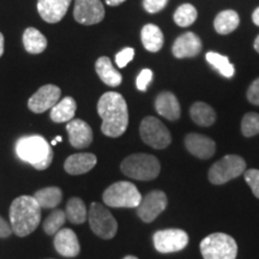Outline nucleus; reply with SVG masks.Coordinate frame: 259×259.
I'll return each instance as SVG.
<instances>
[{"instance_id":"obj_1","label":"nucleus","mask_w":259,"mask_h":259,"mask_svg":"<svg viewBox=\"0 0 259 259\" xmlns=\"http://www.w3.org/2000/svg\"><path fill=\"white\" fill-rule=\"evenodd\" d=\"M97 112L102 119L103 135L116 138L125 134L128 125V111L124 96L114 92L105 93L97 103Z\"/></svg>"},{"instance_id":"obj_2","label":"nucleus","mask_w":259,"mask_h":259,"mask_svg":"<svg viewBox=\"0 0 259 259\" xmlns=\"http://www.w3.org/2000/svg\"><path fill=\"white\" fill-rule=\"evenodd\" d=\"M41 220V206L32 196L16 198L10 208L12 232L18 236H27L37 228Z\"/></svg>"},{"instance_id":"obj_3","label":"nucleus","mask_w":259,"mask_h":259,"mask_svg":"<svg viewBox=\"0 0 259 259\" xmlns=\"http://www.w3.org/2000/svg\"><path fill=\"white\" fill-rule=\"evenodd\" d=\"M16 154L22 161L30 163L37 170L47 169L54 156L51 144L38 135L19 138L16 143Z\"/></svg>"},{"instance_id":"obj_4","label":"nucleus","mask_w":259,"mask_h":259,"mask_svg":"<svg viewBox=\"0 0 259 259\" xmlns=\"http://www.w3.org/2000/svg\"><path fill=\"white\" fill-rule=\"evenodd\" d=\"M121 171L135 180L149 181L156 179L160 174L161 164L157 157L149 154L130 155L121 162Z\"/></svg>"},{"instance_id":"obj_5","label":"nucleus","mask_w":259,"mask_h":259,"mask_svg":"<svg viewBox=\"0 0 259 259\" xmlns=\"http://www.w3.org/2000/svg\"><path fill=\"white\" fill-rule=\"evenodd\" d=\"M204 259H236L238 245L231 235L212 233L204 238L199 245Z\"/></svg>"},{"instance_id":"obj_6","label":"nucleus","mask_w":259,"mask_h":259,"mask_svg":"<svg viewBox=\"0 0 259 259\" xmlns=\"http://www.w3.org/2000/svg\"><path fill=\"white\" fill-rule=\"evenodd\" d=\"M142 197L137 187L128 181H118L105 190L102 199L111 208H137Z\"/></svg>"},{"instance_id":"obj_7","label":"nucleus","mask_w":259,"mask_h":259,"mask_svg":"<svg viewBox=\"0 0 259 259\" xmlns=\"http://www.w3.org/2000/svg\"><path fill=\"white\" fill-rule=\"evenodd\" d=\"M246 170V162L238 155H227L209 169V180L213 185H223L240 177Z\"/></svg>"},{"instance_id":"obj_8","label":"nucleus","mask_w":259,"mask_h":259,"mask_svg":"<svg viewBox=\"0 0 259 259\" xmlns=\"http://www.w3.org/2000/svg\"><path fill=\"white\" fill-rule=\"evenodd\" d=\"M89 225L92 231L99 238L109 240L113 239L118 232V222L108 209L102 204L92 203L88 213Z\"/></svg>"},{"instance_id":"obj_9","label":"nucleus","mask_w":259,"mask_h":259,"mask_svg":"<svg viewBox=\"0 0 259 259\" xmlns=\"http://www.w3.org/2000/svg\"><path fill=\"white\" fill-rule=\"evenodd\" d=\"M139 134L145 144L157 150L167 148L171 143L169 130L155 116H147L142 120L139 126Z\"/></svg>"},{"instance_id":"obj_10","label":"nucleus","mask_w":259,"mask_h":259,"mask_svg":"<svg viewBox=\"0 0 259 259\" xmlns=\"http://www.w3.org/2000/svg\"><path fill=\"white\" fill-rule=\"evenodd\" d=\"M154 246L160 253L179 252L189 244V235L183 229L170 228L158 231L154 234Z\"/></svg>"},{"instance_id":"obj_11","label":"nucleus","mask_w":259,"mask_h":259,"mask_svg":"<svg viewBox=\"0 0 259 259\" xmlns=\"http://www.w3.org/2000/svg\"><path fill=\"white\" fill-rule=\"evenodd\" d=\"M167 196L160 190L148 193L137 206V215L143 222L150 223L167 208Z\"/></svg>"},{"instance_id":"obj_12","label":"nucleus","mask_w":259,"mask_h":259,"mask_svg":"<svg viewBox=\"0 0 259 259\" xmlns=\"http://www.w3.org/2000/svg\"><path fill=\"white\" fill-rule=\"evenodd\" d=\"M105 15L101 0H76L74 3L73 17L80 24H97L105 18Z\"/></svg>"},{"instance_id":"obj_13","label":"nucleus","mask_w":259,"mask_h":259,"mask_svg":"<svg viewBox=\"0 0 259 259\" xmlns=\"http://www.w3.org/2000/svg\"><path fill=\"white\" fill-rule=\"evenodd\" d=\"M61 90L53 84H46L41 87L28 101V107L31 112L41 114V113L52 109L59 102Z\"/></svg>"},{"instance_id":"obj_14","label":"nucleus","mask_w":259,"mask_h":259,"mask_svg":"<svg viewBox=\"0 0 259 259\" xmlns=\"http://www.w3.org/2000/svg\"><path fill=\"white\" fill-rule=\"evenodd\" d=\"M200 51H202V40L198 35L191 31L180 35L171 47V52L178 59L197 57L200 53Z\"/></svg>"},{"instance_id":"obj_15","label":"nucleus","mask_w":259,"mask_h":259,"mask_svg":"<svg viewBox=\"0 0 259 259\" xmlns=\"http://www.w3.org/2000/svg\"><path fill=\"white\" fill-rule=\"evenodd\" d=\"M66 131L69 134L71 145L76 149H85L93 143V130L88 122L74 119L67 122Z\"/></svg>"},{"instance_id":"obj_16","label":"nucleus","mask_w":259,"mask_h":259,"mask_svg":"<svg viewBox=\"0 0 259 259\" xmlns=\"http://www.w3.org/2000/svg\"><path fill=\"white\" fill-rule=\"evenodd\" d=\"M185 145L190 154L200 158H211L216 151V144L211 138L199 134H189L185 137Z\"/></svg>"},{"instance_id":"obj_17","label":"nucleus","mask_w":259,"mask_h":259,"mask_svg":"<svg viewBox=\"0 0 259 259\" xmlns=\"http://www.w3.org/2000/svg\"><path fill=\"white\" fill-rule=\"evenodd\" d=\"M71 0H37V11L47 23H58L66 15Z\"/></svg>"},{"instance_id":"obj_18","label":"nucleus","mask_w":259,"mask_h":259,"mask_svg":"<svg viewBox=\"0 0 259 259\" xmlns=\"http://www.w3.org/2000/svg\"><path fill=\"white\" fill-rule=\"evenodd\" d=\"M54 247L63 257L74 258L79 254L80 246L76 233L70 228L60 229L54 238Z\"/></svg>"},{"instance_id":"obj_19","label":"nucleus","mask_w":259,"mask_h":259,"mask_svg":"<svg viewBox=\"0 0 259 259\" xmlns=\"http://www.w3.org/2000/svg\"><path fill=\"white\" fill-rule=\"evenodd\" d=\"M155 108L158 114L166 118L167 120L176 121L180 118V103L173 93L163 92L158 94L155 100Z\"/></svg>"},{"instance_id":"obj_20","label":"nucleus","mask_w":259,"mask_h":259,"mask_svg":"<svg viewBox=\"0 0 259 259\" xmlns=\"http://www.w3.org/2000/svg\"><path fill=\"white\" fill-rule=\"evenodd\" d=\"M97 158L92 153H79L71 155L66 158L64 163V168L66 173L71 176H80V174L88 173L96 166Z\"/></svg>"},{"instance_id":"obj_21","label":"nucleus","mask_w":259,"mask_h":259,"mask_svg":"<svg viewBox=\"0 0 259 259\" xmlns=\"http://www.w3.org/2000/svg\"><path fill=\"white\" fill-rule=\"evenodd\" d=\"M95 70L100 79L108 87H118L121 84V74L114 69L108 57L99 58L95 64Z\"/></svg>"},{"instance_id":"obj_22","label":"nucleus","mask_w":259,"mask_h":259,"mask_svg":"<svg viewBox=\"0 0 259 259\" xmlns=\"http://www.w3.org/2000/svg\"><path fill=\"white\" fill-rule=\"evenodd\" d=\"M77 111V103L73 97H64L51 111V119L54 122H69L73 119Z\"/></svg>"},{"instance_id":"obj_23","label":"nucleus","mask_w":259,"mask_h":259,"mask_svg":"<svg viewBox=\"0 0 259 259\" xmlns=\"http://www.w3.org/2000/svg\"><path fill=\"white\" fill-rule=\"evenodd\" d=\"M142 44L144 48L149 52H158L163 47V34H162L161 29L155 24H147L144 25L141 32Z\"/></svg>"},{"instance_id":"obj_24","label":"nucleus","mask_w":259,"mask_h":259,"mask_svg":"<svg viewBox=\"0 0 259 259\" xmlns=\"http://www.w3.org/2000/svg\"><path fill=\"white\" fill-rule=\"evenodd\" d=\"M191 119L197 125L208 127L216 121V113L211 106L205 102H194L190 108Z\"/></svg>"},{"instance_id":"obj_25","label":"nucleus","mask_w":259,"mask_h":259,"mask_svg":"<svg viewBox=\"0 0 259 259\" xmlns=\"http://www.w3.org/2000/svg\"><path fill=\"white\" fill-rule=\"evenodd\" d=\"M240 23V17L234 10H225L216 16L213 21L215 30L221 35H228L235 30Z\"/></svg>"},{"instance_id":"obj_26","label":"nucleus","mask_w":259,"mask_h":259,"mask_svg":"<svg viewBox=\"0 0 259 259\" xmlns=\"http://www.w3.org/2000/svg\"><path fill=\"white\" fill-rule=\"evenodd\" d=\"M25 51L30 54H40L47 48V38L35 28H27L23 34Z\"/></svg>"},{"instance_id":"obj_27","label":"nucleus","mask_w":259,"mask_h":259,"mask_svg":"<svg viewBox=\"0 0 259 259\" xmlns=\"http://www.w3.org/2000/svg\"><path fill=\"white\" fill-rule=\"evenodd\" d=\"M32 197L36 199V202L41 206V209H53L60 204L61 199H63V192H61L59 187L51 186L36 191Z\"/></svg>"},{"instance_id":"obj_28","label":"nucleus","mask_w":259,"mask_h":259,"mask_svg":"<svg viewBox=\"0 0 259 259\" xmlns=\"http://www.w3.org/2000/svg\"><path fill=\"white\" fill-rule=\"evenodd\" d=\"M87 212L85 204L78 197H73L67 202L66 205V219L69 220L73 225H82L83 222H85Z\"/></svg>"},{"instance_id":"obj_29","label":"nucleus","mask_w":259,"mask_h":259,"mask_svg":"<svg viewBox=\"0 0 259 259\" xmlns=\"http://www.w3.org/2000/svg\"><path fill=\"white\" fill-rule=\"evenodd\" d=\"M206 61L211 65L213 69H216L220 73L222 74L226 78H232L234 76L235 69L228 60V58L222 54L216 53V52H208L206 53Z\"/></svg>"},{"instance_id":"obj_30","label":"nucleus","mask_w":259,"mask_h":259,"mask_svg":"<svg viewBox=\"0 0 259 259\" xmlns=\"http://www.w3.org/2000/svg\"><path fill=\"white\" fill-rule=\"evenodd\" d=\"M197 16H198V12H197V10L193 5L183 4L177 9L176 12H174L173 18L177 25L186 28L192 25L194 22H196Z\"/></svg>"},{"instance_id":"obj_31","label":"nucleus","mask_w":259,"mask_h":259,"mask_svg":"<svg viewBox=\"0 0 259 259\" xmlns=\"http://www.w3.org/2000/svg\"><path fill=\"white\" fill-rule=\"evenodd\" d=\"M65 222H66V212L60 209L54 210L44 222V231L48 235H56Z\"/></svg>"},{"instance_id":"obj_32","label":"nucleus","mask_w":259,"mask_h":259,"mask_svg":"<svg viewBox=\"0 0 259 259\" xmlns=\"http://www.w3.org/2000/svg\"><path fill=\"white\" fill-rule=\"evenodd\" d=\"M241 132L245 137L259 135V114L254 112L246 113L241 121Z\"/></svg>"},{"instance_id":"obj_33","label":"nucleus","mask_w":259,"mask_h":259,"mask_svg":"<svg viewBox=\"0 0 259 259\" xmlns=\"http://www.w3.org/2000/svg\"><path fill=\"white\" fill-rule=\"evenodd\" d=\"M245 181L251 187L252 192L259 198V169H248L244 173Z\"/></svg>"},{"instance_id":"obj_34","label":"nucleus","mask_w":259,"mask_h":259,"mask_svg":"<svg viewBox=\"0 0 259 259\" xmlns=\"http://www.w3.org/2000/svg\"><path fill=\"white\" fill-rule=\"evenodd\" d=\"M154 73L150 69H144L142 70L137 76V80H136V85L139 92H145L148 89V85L153 80Z\"/></svg>"},{"instance_id":"obj_35","label":"nucleus","mask_w":259,"mask_h":259,"mask_svg":"<svg viewBox=\"0 0 259 259\" xmlns=\"http://www.w3.org/2000/svg\"><path fill=\"white\" fill-rule=\"evenodd\" d=\"M135 57V50L131 47H126L124 50L119 52L118 54L115 56V63L118 65L119 67H126L127 66V64L134 59Z\"/></svg>"},{"instance_id":"obj_36","label":"nucleus","mask_w":259,"mask_h":259,"mask_svg":"<svg viewBox=\"0 0 259 259\" xmlns=\"http://www.w3.org/2000/svg\"><path fill=\"white\" fill-rule=\"evenodd\" d=\"M168 0H143V8L149 14H157L166 8Z\"/></svg>"},{"instance_id":"obj_37","label":"nucleus","mask_w":259,"mask_h":259,"mask_svg":"<svg viewBox=\"0 0 259 259\" xmlns=\"http://www.w3.org/2000/svg\"><path fill=\"white\" fill-rule=\"evenodd\" d=\"M247 100L252 105L259 106V78L254 79L247 90Z\"/></svg>"},{"instance_id":"obj_38","label":"nucleus","mask_w":259,"mask_h":259,"mask_svg":"<svg viewBox=\"0 0 259 259\" xmlns=\"http://www.w3.org/2000/svg\"><path fill=\"white\" fill-rule=\"evenodd\" d=\"M12 234V228L8 221L0 216V238H9Z\"/></svg>"},{"instance_id":"obj_39","label":"nucleus","mask_w":259,"mask_h":259,"mask_svg":"<svg viewBox=\"0 0 259 259\" xmlns=\"http://www.w3.org/2000/svg\"><path fill=\"white\" fill-rule=\"evenodd\" d=\"M252 21H253V23L255 25H258L259 27V8L255 9L253 14H252Z\"/></svg>"},{"instance_id":"obj_40","label":"nucleus","mask_w":259,"mask_h":259,"mask_svg":"<svg viewBox=\"0 0 259 259\" xmlns=\"http://www.w3.org/2000/svg\"><path fill=\"white\" fill-rule=\"evenodd\" d=\"M124 2H126V0H106L107 5H109V6H118V5L122 4Z\"/></svg>"},{"instance_id":"obj_41","label":"nucleus","mask_w":259,"mask_h":259,"mask_svg":"<svg viewBox=\"0 0 259 259\" xmlns=\"http://www.w3.org/2000/svg\"><path fill=\"white\" fill-rule=\"evenodd\" d=\"M4 54V35L0 32V57Z\"/></svg>"},{"instance_id":"obj_42","label":"nucleus","mask_w":259,"mask_h":259,"mask_svg":"<svg viewBox=\"0 0 259 259\" xmlns=\"http://www.w3.org/2000/svg\"><path fill=\"white\" fill-rule=\"evenodd\" d=\"M254 50L259 53V35L255 37V40H254Z\"/></svg>"},{"instance_id":"obj_43","label":"nucleus","mask_w":259,"mask_h":259,"mask_svg":"<svg viewBox=\"0 0 259 259\" xmlns=\"http://www.w3.org/2000/svg\"><path fill=\"white\" fill-rule=\"evenodd\" d=\"M122 259H138V258L135 257V255H126V257L122 258Z\"/></svg>"},{"instance_id":"obj_44","label":"nucleus","mask_w":259,"mask_h":259,"mask_svg":"<svg viewBox=\"0 0 259 259\" xmlns=\"http://www.w3.org/2000/svg\"><path fill=\"white\" fill-rule=\"evenodd\" d=\"M54 139H56L57 142H61V137H57V138H54Z\"/></svg>"}]
</instances>
